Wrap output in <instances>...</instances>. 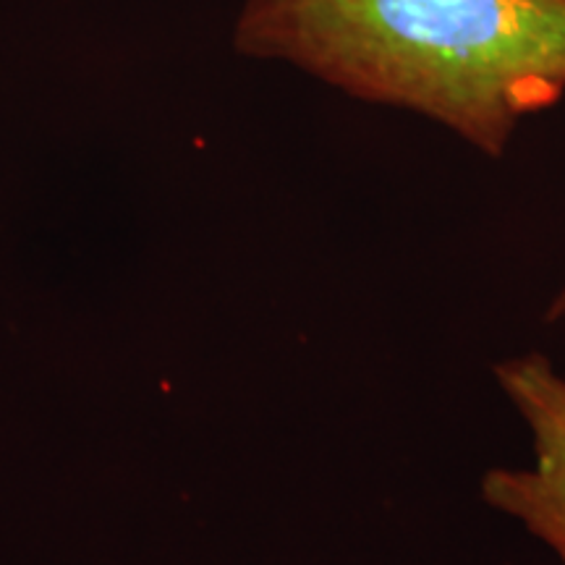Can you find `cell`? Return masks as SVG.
<instances>
[{"label": "cell", "mask_w": 565, "mask_h": 565, "mask_svg": "<svg viewBox=\"0 0 565 565\" xmlns=\"http://www.w3.org/2000/svg\"><path fill=\"white\" fill-rule=\"evenodd\" d=\"M563 317H565V288L553 299V307L547 309L545 320L547 322H557V320H563Z\"/></svg>", "instance_id": "3"}, {"label": "cell", "mask_w": 565, "mask_h": 565, "mask_svg": "<svg viewBox=\"0 0 565 565\" xmlns=\"http://www.w3.org/2000/svg\"><path fill=\"white\" fill-rule=\"evenodd\" d=\"M494 380L532 429L529 469H490L482 500L511 515L565 563V377L542 353L494 364Z\"/></svg>", "instance_id": "2"}, {"label": "cell", "mask_w": 565, "mask_h": 565, "mask_svg": "<svg viewBox=\"0 0 565 565\" xmlns=\"http://www.w3.org/2000/svg\"><path fill=\"white\" fill-rule=\"evenodd\" d=\"M233 47L419 113L490 158L565 97V0H246Z\"/></svg>", "instance_id": "1"}]
</instances>
